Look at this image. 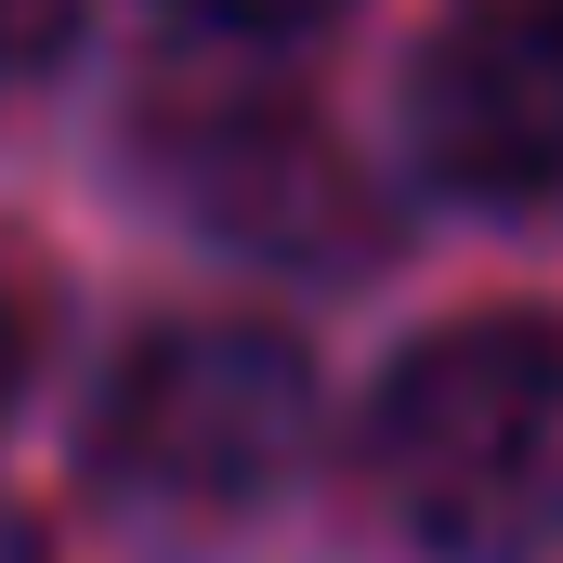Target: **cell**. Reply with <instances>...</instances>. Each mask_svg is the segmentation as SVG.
Wrapping results in <instances>:
<instances>
[{
    "label": "cell",
    "mask_w": 563,
    "mask_h": 563,
    "mask_svg": "<svg viewBox=\"0 0 563 563\" xmlns=\"http://www.w3.org/2000/svg\"><path fill=\"white\" fill-rule=\"evenodd\" d=\"M184 13H210V26H250V40H288V26H314V13H341V0H184Z\"/></svg>",
    "instance_id": "obj_5"
},
{
    "label": "cell",
    "mask_w": 563,
    "mask_h": 563,
    "mask_svg": "<svg viewBox=\"0 0 563 563\" xmlns=\"http://www.w3.org/2000/svg\"><path fill=\"white\" fill-rule=\"evenodd\" d=\"M13 380H26V301L0 288V407H13Z\"/></svg>",
    "instance_id": "obj_7"
},
{
    "label": "cell",
    "mask_w": 563,
    "mask_h": 563,
    "mask_svg": "<svg viewBox=\"0 0 563 563\" xmlns=\"http://www.w3.org/2000/svg\"><path fill=\"white\" fill-rule=\"evenodd\" d=\"M314 432V367L276 328H170L106 380L92 485L144 538H223L250 498H276Z\"/></svg>",
    "instance_id": "obj_2"
},
{
    "label": "cell",
    "mask_w": 563,
    "mask_h": 563,
    "mask_svg": "<svg viewBox=\"0 0 563 563\" xmlns=\"http://www.w3.org/2000/svg\"><path fill=\"white\" fill-rule=\"evenodd\" d=\"M420 157L498 210L563 197V0H485L420 53Z\"/></svg>",
    "instance_id": "obj_3"
},
{
    "label": "cell",
    "mask_w": 563,
    "mask_h": 563,
    "mask_svg": "<svg viewBox=\"0 0 563 563\" xmlns=\"http://www.w3.org/2000/svg\"><path fill=\"white\" fill-rule=\"evenodd\" d=\"M367 472L445 563L563 538V314H485L420 341L367 420Z\"/></svg>",
    "instance_id": "obj_1"
},
{
    "label": "cell",
    "mask_w": 563,
    "mask_h": 563,
    "mask_svg": "<svg viewBox=\"0 0 563 563\" xmlns=\"http://www.w3.org/2000/svg\"><path fill=\"white\" fill-rule=\"evenodd\" d=\"M157 184L184 197V223H210V236H236V250H276V263H328V250H354L367 223H354V170L328 157V132H301L276 106H250V92H223V106H170L157 119Z\"/></svg>",
    "instance_id": "obj_4"
},
{
    "label": "cell",
    "mask_w": 563,
    "mask_h": 563,
    "mask_svg": "<svg viewBox=\"0 0 563 563\" xmlns=\"http://www.w3.org/2000/svg\"><path fill=\"white\" fill-rule=\"evenodd\" d=\"M0 563H40V538H26V525H13V511H0Z\"/></svg>",
    "instance_id": "obj_8"
},
{
    "label": "cell",
    "mask_w": 563,
    "mask_h": 563,
    "mask_svg": "<svg viewBox=\"0 0 563 563\" xmlns=\"http://www.w3.org/2000/svg\"><path fill=\"white\" fill-rule=\"evenodd\" d=\"M53 40H66V0H0V66H26Z\"/></svg>",
    "instance_id": "obj_6"
}]
</instances>
